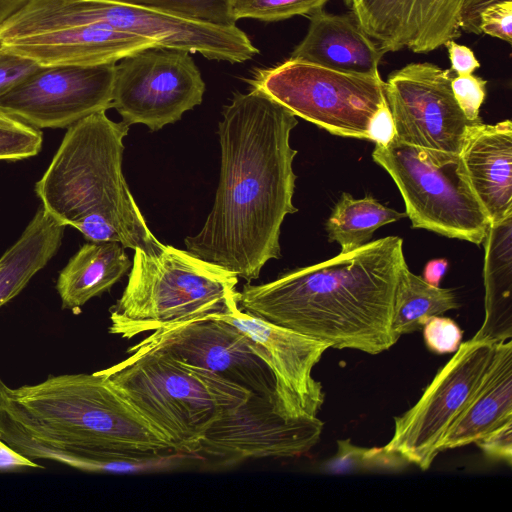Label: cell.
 <instances>
[{
  "instance_id": "26",
  "label": "cell",
  "mask_w": 512,
  "mask_h": 512,
  "mask_svg": "<svg viewBox=\"0 0 512 512\" xmlns=\"http://www.w3.org/2000/svg\"><path fill=\"white\" fill-rule=\"evenodd\" d=\"M404 217L406 213L388 208L372 196L355 199L343 193L326 222V231L329 241L340 245V253H348L366 244L381 226Z\"/></svg>"
},
{
  "instance_id": "35",
  "label": "cell",
  "mask_w": 512,
  "mask_h": 512,
  "mask_svg": "<svg viewBox=\"0 0 512 512\" xmlns=\"http://www.w3.org/2000/svg\"><path fill=\"white\" fill-rule=\"evenodd\" d=\"M475 444L491 459L512 464V421L486 434Z\"/></svg>"
},
{
  "instance_id": "32",
  "label": "cell",
  "mask_w": 512,
  "mask_h": 512,
  "mask_svg": "<svg viewBox=\"0 0 512 512\" xmlns=\"http://www.w3.org/2000/svg\"><path fill=\"white\" fill-rule=\"evenodd\" d=\"M422 328L425 344L433 353L450 354L458 350L463 333L452 319L433 316Z\"/></svg>"
},
{
  "instance_id": "1",
  "label": "cell",
  "mask_w": 512,
  "mask_h": 512,
  "mask_svg": "<svg viewBox=\"0 0 512 512\" xmlns=\"http://www.w3.org/2000/svg\"><path fill=\"white\" fill-rule=\"evenodd\" d=\"M218 125L221 170L213 207L186 250L239 278L257 279L279 259L281 225L297 212L292 198L296 116L262 91L234 94Z\"/></svg>"
},
{
  "instance_id": "5",
  "label": "cell",
  "mask_w": 512,
  "mask_h": 512,
  "mask_svg": "<svg viewBox=\"0 0 512 512\" xmlns=\"http://www.w3.org/2000/svg\"><path fill=\"white\" fill-rule=\"evenodd\" d=\"M134 251L127 285L110 309L111 334L130 339L222 314L237 297V275L187 250L165 245L157 255Z\"/></svg>"
},
{
  "instance_id": "15",
  "label": "cell",
  "mask_w": 512,
  "mask_h": 512,
  "mask_svg": "<svg viewBox=\"0 0 512 512\" xmlns=\"http://www.w3.org/2000/svg\"><path fill=\"white\" fill-rule=\"evenodd\" d=\"M115 64L40 67L0 96V111L39 130L69 128L111 108Z\"/></svg>"
},
{
  "instance_id": "17",
  "label": "cell",
  "mask_w": 512,
  "mask_h": 512,
  "mask_svg": "<svg viewBox=\"0 0 512 512\" xmlns=\"http://www.w3.org/2000/svg\"><path fill=\"white\" fill-rule=\"evenodd\" d=\"M0 46L39 66H89L117 63L156 47L152 40L98 23H28L6 20Z\"/></svg>"
},
{
  "instance_id": "40",
  "label": "cell",
  "mask_w": 512,
  "mask_h": 512,
  "mask_svg": "<svg viewBox=\"0 0 512 512\" xmlns=\"http://www.w3.org/2000/svg\"><path fill=\"white\" fill-rule=\"evenodd\" d=\"M448 267V261L444 258L430 260L424 268L423 279L430 285L439 287Z\"/></svg>"
},
{
  "instance_id": "25",
  "label": "cell",
  "mask_w": 512,
  "mask_h": 512,
  "mask_svg": "<svg viewBox=\"0 0 512 512\" xmlns=\"http://www.w3.org/2000/svg\"><path fill=\"white\" fill-rule=\"evenodd\" d=\"M458 307L452 290L428 284L412 273L405 263L395 290L392 333L398 340L405 334L420 330L431 317Z\"/></svg>"
},
{
  "instance_id": "21",
  "label": "cell",
  "mask_w": 512,
  "mask_h": 512,
  "mask_svg": "<svg viewBox=\"0 0 512 512\" xmlns=\"http://www.w3.org/2000/svg\"><path fill=\"white\" fill-rule=\"evenodd\" d=\"M512 421V342L496 344L491 365L479 388L447 432L442 451L475 443Z\"/></svg>"
},
{
  "instance_id": "30",
  "label": "cell",
  "mask_w": 512,
  "mask_h": 512,
  "mask_svg": "<svg viewBox=\"0 0 512 512\" xmlns=\"http://www.w3.org/2000/svg\"><path fill=\"white\" fill-rule=\"evenodd\" d=\"M41 130L0 111V161H19L36 156L42 149Z\"/></svg>"
},
{
  "instance_id": "31",
  "label": "cell",
  "mask_w": 512,
  "mask_h": 512,
  "mask_svg": "<svg viewBox=\"0 0 512 512\" xmlns=\"http://www.w3.org/2000/svg\"><path fill=\"white\" fill-rule=\"evenodd\" d=\"M486 85V80L474 74L452 77L451 89L453 96L470 121H482L479 112L486 97Z\"/></svg>"
},
{
  "instance_id": "4",
  "label": "cell",
  "mask_w": 512,
  "mask_h": 512,
  "mask_svg": "<svg viewBox=\"0 0 512 512\" xmlns=\"http://www.w3.org/2000/svg\"><path fill=\"white\" fill-rule=\"evenodd\" d=\"M129 125L106 111L91 114L67 131L35 193L58 224L89 242L114 241L157 255L164 248L150 231L122 172Z\"/></svg>"
},
{
  "instance_id": "22",
  "label": "cell",
  "mask_w": 512,
  "mask_h": 512,
  "mask_svg": "<svg viewBox=\"0 0 512 512\" xmlns=\"http://www.w3.org/2000/svg\"><path fill=\"white\" fill-rule=\"evenodd\" d=\"M485 248V316L473 340L500 343L512 337V214L491 223Z\"/></svg>"
},
{
  "instance_id": "20",
  "label": "cell",
  "mask_w": 512,
  "mask_h": 512,
  "mask_svg": "<svg viewBox=\"0 0 512 512\" xmlns=\"http://www.w3.org/2000/svg\"><path fill=\"white\" fill-rule=\"evenodd\" d=\"M460 157L490 223L512 214V123L475 125Z\"/></svg>"
},
{
  "instance_id": "3",
  "label": "cell",
  "mask_w": 512,
  "mask_h": 512,
  "mask_svg": "<svg viewBox=\"0 0 512 512\" xmlns=\"http://www.w3.org/2000/svg\"><path fill=\"white\" fill-rule=\"evenodd\" d=\"M405 263L402 238L387 236L274 281L247 283L237 291V304L330 348L376 355L398 341L391 321Z\"/></svg>"
},
{
  "instance_id": "6",
  "label": "cell",
  "mask_w": 512,
  "mask_h": 512,
  "mask_svg": "<svg viewBox=\"0 0 512 512\" xmlns=\"http://www.w3.org/2000/svg\"><path fill=\"white\" fill-rule=\"evenodd\" d=\"M130 354L99 372L179 456L194 457L221 411L213 392L190 366L163 351Z\"/></svg>"
},
{
  "instance_id": "23",
  "label": "cell",
  "mask_w": 512,
  "mask_h": 512,
  "mask_svg": "<svg viewBox=\"0 0 512 512\" xmlns=\"http://www.w3.org/2000/svg\"><path fill=\"white\" fill-rule=\"evenodd\" d=\"M131 266L125 247L119 242L84 244L57 278L62 308L78 313L90 299L108 291Z\"/></svg>"
},
{
  "instance_id": "12",
  "label": "cell",
  "mask_w": 512,
  "mask_h": 512,
  "mask_svg": "<svg viewBox=\"0 0 512 512\" xmlns=\"http://www.w3.org/2000/svg\"><path fill=\"white\" fill-rule=\"evenodd\" d=\"M191 53L147 48L115 64L111 108L128 125L143 124L151 131L175 123L201 104L205 83Z\"/></svg>"
},
{
  "instance_id": "33",
  "label": "cell",
  "mask_w": 512,
  "mask_h": 512,
  "mask_svg": "<svg viewBox=\"0 0 512 512\" xmlns=\"http://www.w3.org/2000/svg\"><path fill=\"white\" fill-rule=\"evenodd\" d=\"M480 31L511 44L512 0L500 1L486 8L480 15Z\"/></svg>"
},
{
  "instance_id": "27",
  "label": "cell",
  "mask_w": 512,
  "mask_h": 512,
  "mask_svg": "<svg viewBox=\"0 0 512 512\" xmlns=\"http://www.w3.org/2000/svg\"><path fill=\"white\" fill-rule=\"evenodd\" d=\"M409 464L402 457L387 452L383 447L364 448L349 439L337 441V452L324 465L331 474L357 471H398Z\"/></svg>"
},
{
  "instance_id": "11",
  "label": "cell",
  "mask_w": 512,
  "mask_h": 512,
  "mask_svg": "<svg viewBox=\"0 0 512 512\" xmlns=\"http://www.w3.org/2000/svg\"><path fill=\"white\" fill-rule=\"evenodd\" d=\"M496 351L490 341L461 343L436 373L419 400L394 418V433L384 450L422 470L442 451L443 440L488 371Z\"/></svg>"
},
{
  "instance_id": "37",
  "label": "cell",
  "mask_w": 512,
  "mask_h": 512,
  "mask_svg": "<svg viewBox=\"0 0 512 512\" xmlns=\"http://www.w3.org/2000/svg\"><path fill=\"white\" fill-rule=\"evenodd\" d=\"M395 137V127L387 104L381 107L371 120L368 129V140L376 145L385 146Z\"/></svg>"
},
{
  "instance_id": "8",
  "label": "cell",
  "mask_w": 512,
  "mask_h": 512,
  "mask_svg": "<svg viewBox=\"0 0 512 512\" xmlns=\"http://www.w3.org/2000/svg\"><path fill=\"white\" fill-rule=\"evenodd\" d=\"M10 19L28 23H98L147 38L164 48L229 63H243L259 53L236 25H213L118 0H30Z\"/></svg>"
},
{
  "instance_id": "39",
  "label": "cell",
  "mask_w": 512,
  "mask_h": 512,
  "mask_svg": "<svg viewBox=\"0 0 512 512\" xmlns=\"http://www.w3.org/2000/svg\"><path fill=\"white\" fill-rule=\"evenodd\" d=\"M26 468H42V466L14 452L0 439V471H12Z\"/></svg>"
},
{
  "instance_id": "18",
  "label": "cell",
  "mask_w": 512,
  "mask_h": 512,
  "mask_svg": "<svg viewBox=\"0 0 512 512\" xmlns=\"http://www.w3.org/2000/svg\"><path fill=\"white\" fill-rule=\"evenodd\" d=\"M465 0H346L360 27L387 53H428L461 35Z\"/></svg>"
},
{
  "instance_id": "13",
  "label": "cell",
  "mask_w": 512,
  "mask_h": 512,
  "mask_svg": "<svg viewBox=\"0 0 512 512\" xmlns=\"http://www.w3.org/2000/svg\"><path fill=\"white\" fill-rule=\"evenodd\" d=\"M451 70L411 63L392 72L384 93L395 137L407 144L460 154L471 129L451 89Z\"/></svg>"
},
{
  "instance_id": "29",
  "label": "cell",
  "mask_w": 512,
  "mask_h": 512,
  "mask_svg": "<svg viewBox=\"0 0 512 512\" xmlns=\"http://www.w3.org/2000/svg\"><path fill=\"white\" fill-rule=\"evenodd\" d=\"M329 0H231V13L235 21L256 19L275 22L294 16H308L321 9Z\"/></svg>"
},
{
  "instance_id": "24",
  "label": "cell",
  "mask_w": 512,
  "mask_h": 512,
  "mask_svg": "<svg viewBox=\"0 0 512 512\" xmlns=\"http://www.w3.org/2000/svg\"><path fill=\"white\" fill-rule=\"evenodd\" d=\"M65 227L41 207L0 257V307L17 296L57 253Z\"/></svg>"
},
{
  "instance_id": "9",
  "label": "cell",
  "mask_w": 512,
  "mask_h": 512,
  "mask_svg": "<svg viewBox=\"0 0 512 512\" xmlns=\"http://www.w3.org/2000/svg\"><path fill=\"white\" fill-rule=\"evenodd\" d=\"M193 369L209 386L221 409L195 458L230 466L250 459L300 456L319 442L323 422L318 417L285 419L270 400L216 374Z\"/></svg>"
},
{
  "instance_id": "34",
  "label": "cell",
  "mask_w": 512,
  "mask_h": 512,
  "mask_svg": "<svg viewBox=\"0 0 512 512\" xmlns=\"http://www.w3.org/2000/svg\"><path fill=\"white\" fill-rule=\"evenodd\" d=\"M40 67L0 46V96Z\"/></svg>"
},
{
  "instance_id": "28",
  "label": "cell",
  "mask_w": 512,
  "mask_h": 512,
  "mask_svg": "<svg viewBox=\"0 0 512 512\" xmlns=\"http://www.w3.org/2000/svg\"><path fill=\"white\" fill-rule=\"evenodd\" d=\"M149 7L181 18L218 26H233L231 0H118Z\"/></svg>"
},
{
  "instance_id": "16",
  "label": "cell",
  "mask_w": 512,
  "mask_h": 512,
  "mask_svg": "<svg viewBox=\"0 0 512 512\" xmlns=\"http://www.w3.org/2000/svg\"><path fill=\"white\" fill-rule=\"evenodd\" d=\"M212 316L231 323L256 344L273 374L274 405L280 416L288 420L317 417L325 393L312 370L330 348L328 344L242 311L237 297L225 313Z\"/></svg>"
},
{
  "instance_id": "2",
  "label": "cell",
  "mask_w": 512,
  "mask_h": 512,
  "mask_svg": "<svg viewBox=\"0 0 512 512\" xmlns=\"http://www.w3.org/2000/svg\"><path fill=\"white\" fill-rule=\"evenodd\" d=\"M0 439L30 461L96 472L178 455L99 371L17 388L0 378Z\"/></svg>"
},
{
  "instance_id": "14",
  "label": "cell",
  "mask_w": 512,
  "mask_h": 512,
  "mask_svg": "<svg viewBox=\"0 0 512 512\" xmlns=\"http://www.w3.org/2000/svg\"><path fill=\"white\" fill-rule=\"evenodd\" d=\"M135 350L163 351L274 404L275 381L269 366L257 353L256 344L227 321L209 316L161 328L127 352Z\"/></svg>"
},
{
  "instance_id": "36",
  "label": "cell",
  "mask_w": 512,
  "mask_h": 512,
  "mask_svg": "<svg viewBox=\"0 0 512 512\" xmlns=\"http://www.w3.org/2000/svg\"><path fill=\"white\" fill-rule=\"evenodd\" d=\"M451 62V70L457 75L473 74L480 67L474 52L467 46L458 44L455 40L444 43Z\"/></svg>"
},
{
  "instance_id": "10",
  "label": "cell",
  "mask_w": 512,
  "mask_h": 512,
  "mask_svg": "<svg viewBox=\"0 0 512 512\" xmlns=\"http://www.w3.org/2000/svg\"><path fill=\"white\" fill-rule=\"evenodd\" d=\"M247 82L295 116L343 137L368 140L372 118L387 104L379 71L346 73L289 58L256 69Z\"/></svg>"
},
{
  "instance_id": "7",
  "label": "cell",
  "mask_w": 512,
  "mask_h": 512,
  "mask_svg": "<svg viewBox=\"0 0 512 512\" xmlns=\"http://www.w3.org/2000/svg\"><path fill=\"white\" fill-rule=\"evenodd\" d=\"M372 158L396 183L413 228L483 243L491 223L460 154L410 145L394 137L385 146L376 145Z\"/></svg>"
},
{
  "instance_id": "38",
  "label": "cell",
  "mask_w": 512,
  "mask_h": 512,
  "mask_svg": "<svg viewBox=\"0 0 512 512\" xmlns=\"http://www.w3.org/2000/svg\"><path fill=\"white\" fill-rule=\"evenodd\" d=\"M505 0H465L460 13V29L466 33L481 34L480 15L489 6Z\"/></svg>"
},
{
  "instance_id": "41",
  "label": "cell",
  "mask_w": 512,
  "mask_h": 512,
  "mask_svg": "<svg viewBox=\"0 0 512 512\" xmlns=\"http://www.w3.org/2000/svg\"><path fill=\"white\" fill-rule=\"evenodd\" d=\"M30 0H0V26Z\"/></svg>"
},
{
  "instance_id": "19",
  "label": "cell",
  "mask_w": 512,
  "mask_h": 512,
  "mask_svg": "<svg viewBox=\"0 0 512 512\" xmlns=\"http://www.w3.org/2000/svg\"><path fill=\"white\" fill-rule=\"evenodd\" d=\"M307 18V33L290 59L346 73L378 72L386 52L360 27L351 12L333 14L321 8Z\"/></svg>"
}]
</instances>
